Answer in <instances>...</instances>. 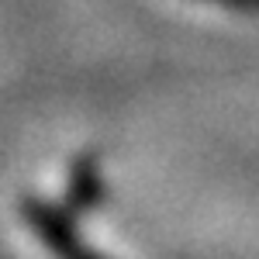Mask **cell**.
Segmentation results:
<instances>
[{
  "label": "cell",
  "mask_w": 259,
  "mask_h": 259,
  "mask_svg": "<svg viewBox=\"0 0 259 259\" xmlns=\"http://www.w3.org/2000/svg\"><path fill=\"white\" fill-rule=\"evenodd\" d=\"M24 218L31 225V232L38 235L56 259H100L94 249H87L80 235L73 232V225L66 221L62 211H56L45 200H24Z\"/></svg>",
  "instance_id": "obj_1"
},
{
  "label": "cell",
  "mask_w": 259,
  "mask_h": 259,
  "mask_svg": "<svg viewBox=\"0 0 259 259\" xmlns=\"http://www.w3.org/2000/svg\"><path fill=\"white\" fill-rule=\"evenodd\" d=\"M69 197L76 200L80 207H87V204H94V200L100 197V177H97V169H94L90 162H80V166L73 169V187H69Z\"/></svg>",
  "instance_id": "obj_2"
},
{
  "label": "cell",
  "mask_w": 259,
  "mask_h": 259,
  "mask_svg": "<svg viewBox=\"0 0 259 259\" xmlns=\"http://www.w3.org/2000/svg\"><path fill=\"white\" fill-rule=\"evenodd\" d=\"M221 7H228V11H239V14H256L259 18V0H214Z\"/></svg>",
  "instance_id": "obj_3"
}]
</instances>
